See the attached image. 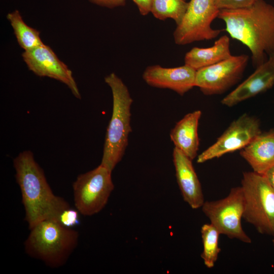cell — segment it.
Returning <instances> with one entry per match:
<instances>
[{
  "instance_id": "3",
  "label": "cell",
  "mask_w": 274,
  "mask_h": 274,
  "mask_svg": "<svg viewBox=\"0 0 274 274\" xmlns=\"http://www.w3.org/2000/svg\"><path fill=\"white\" fill-rule=\"evenodd\" d=\"M113 97L112 115L107 129L101 165L113 171L121 160L128 145L133 100L122 80L112 73L105 78Z\"/></svg>"
},
{
  "instance_id": "4",
  "label": "cell",
  "mask_w": 274,
  "mask_h": 274,
  "mask_svg": "<svg viewBox=\"0 0 274 274\" xmlns=\"http://www.w3.org/2000/svg\"><path fill=\"white\" fill-rule=\"evenodd\" d=\"M26 253L52 268L63 265L77 246L79 233L56 219L41 221L29 229Z\"/></svg>"
},
{
  "instance_id": "15",
  "label": "cell",
  "mask_w": 274,
  "mask_h": 274,
  "mask_svg": "<svg viewBox=\"0 0 274 274\" xmlns=\"http://www.w3.org/2000/svg\"><path fill=\"white\" fill-rule=\"evenodd\" d=\"M240 154L253 172L264 175L274 166V129L258 134L241 149Z\"/></svg>"
},
{
  "instance_id": "18",
  "label": "cell",
  "mask_w": 274,
  "mask_h": 274,
  "mask_svg": "<svg viewBox=\"0 0 274 274\" xmlns=\"http://www.w3.org/2000/svg\"><path fill=\"white\" fill-rule=\"evenodd\" d=\"M7 18L13 29L18 44L24 51L33 49L44 44L40 32L26 24L18 10L8 13Z\"/></svg>"
},
{
  "instance_id": "17",
  "label": "cell",
  "mask_w": 274,
  "mask_h": 274,
  "mask_svg": "<svg viewBox=\"0 0 274 274\" xmlns=\"http://www.w3.org/2000/svg\"><path fill=\"white\" fill-rule=\"evenodd\" d=\"M231 56L229 38L227 35H224L210 47L192 48L186 53L184 62L185 64L197 71L218 63Z\"/></svg>"
},
{
  "instance_id": "11",
  "label": "cell",
  "mask_w": 274,
  "mask_h": 274,
  "mask_svg": "<svg viewBox=\"0 0 274 274\" xmlns=\"http://www.w3.org/2000/svg\"><path fill=\"white\" fill-rule=\"evenodd\" d=\"M22 57L28 69L35 74L61 82L69 88L76 97L81 98L72 72L49 46L43 44L33 49L24 51Z\"/></svg>"
},
{
  "instance_id": "13",
  "label": "cell",
  "mask_w": 274,
  "mask_h": 274,
  "mask_svg": "<svg viewBox=\"0 0 274 274\" xmlns=\"http://www.w3.org/2000/svg\"><path fill=\"white\" fill-rule=\"evenodd\" d=\"M274 85V56L257 67L247 79L221 100L231 107L271 88Z\"/></svg>"
},
{
  "instance_id": "9",
  "label": "cell",
  "mask_w": 274,
  "mask_h": 274,
  "mask_svg": "<svg viewBox=\"0 0 274 274\" xmlns=\"http://www.w3.org/2000/svg\"><path fill=\"white\" fill-rule=\"evenodd\" d=\"M249 57L232 55L218 63L196 71L195 87L206 95L224 93L242 79Z\"/></svg>"
},
{
  "instance_id": "16",
  "label": "cell",
  "mask_w": 274,
  "mask_h": 274,
  "mask_svg": "<svg viewBox=\"0 0 274 274\" xmlns=\"http://www.w3.org/2000/svg\"><path fill=\"white\" fill-rule=\"evenodd\" d=\"M200 110L186 114L178 121L170 132V138L175 148L192 160L197 156L199 146L198 135Z\"/></svg>"
},
{
  "instance_id": "25",
  "label": "cell",
  "mask_w": 274,
  "mask_h": 274,
  "mask_svg": "<svg viewBox=\"0 0 274 274\" xmlns=\"http://www.w3.org/2000/svg\"><path fill=\"white\" fill-rule=\"evenodd\" d=\"M272 188L274 189V166L270 168L264 175H263Z\"/></svg>"
},
{
  "instance_id": "12",
  "label": "cell",
  "mask_w": 274,
  "mask_h": 274,
  "mask_svg": "<svg viewBox=\"0 0 274 274\" xmlns=\"http://www.w3.org/2000/svg\"><path fill=\"white\" fill-rule=\"evenodd\" d=\"M196 72L195 70L186 64L175 67L154 65L145 70L143 78L152 87L170 89L183 95L195 87Z\"/></svg>"
},
{
  "instance_id": "23",
  "label": "cell",
  "mask_w": 274,
  "mask_h": 274,
  "mask_svg": "<svg viewBox=\"0 0 274 274\" xmlns=\"http://www.w3.org/2000/svg\"><path fill=\"white\" fill-rule=\"evenodd\" d=\"M97 5L109 8L123 6L126 0H88Z\"/></svg>"
},
{
  "instance_id": "21",
  "label": "cell",
  "mask_w": 274,
  "mask_h": 274,
  "mask_svg": "<svg viewBox=\"0 0 274 274\" xmlns=\"http://www.w3.org/2000/svg\"><path fill=\"white\" fill-rule=\"evenodd\" d=\"M79 214L80 212L77 209L70 207L61 212L58 220L64 226L71 228L80 224Z\"/></svg>"
},
{
  "instance_id": "2",
  "label": "cell",
  "mask_w": 274,
  "mask_h": 274,
  "mask_svg": "<svg viewBox=\"0 0 274 274\" xmlns=\"http://www.w3.org/2000/svg\"><path fill=\"white\" fill-rule=\"evenodd\" d=\"M13 164L29 228L45 219L58 220L61 212L70 206L53 193L32 153L29 150L21 152L14 158Z\"/></svg>"
},
{
  "instance_id": "7",
  "label": "cell",
  "mask_w": 274,
  "mask_h": 274,
  "mask_svg": "<svg viewBox=\"0 0 274 274\" xmlns=\"http://www.w3.org/2000/svg\"><path fill=\"white\" fill-rule=\"evenodd\" d=\"M112 172L100 164L78 176L73 188L75 206L81 214L92 216L105 207L114 188Z\"/></svg>"
},
{
  "instance_id": "14",
  "label": "cell",
  "mask_w": 274,
  "mask_h": 274,
  "mask_svg": "<svg viewBox=\"0 0 274 274\" xmlns=\"http://www.w3.org/2000/svg\"><path fill=\"white\" fill-rule=\"evenodd\" d=\"M173 157L177 183L184 200L193 209L201 208L204 202L203 195L192 160L176 148Z\"/></svg>"
},
{
  "instance_id": "24",
  "label": "cell",
  "mask_w": 274,
  "mask_h": 274,
  "mask_svg": "<svg viewBox=\"0 0 274 274\" xmlns=\"http://www.w3.org/2000/svg\"><path fill=\"white\" fill-rule=\"evenodd\" d=\"M138 7L140 13L146 16L150 13L152 0H132Z\"/></svg>"
},
{
  "instance_id": "6",
  "label": "cell",
  "mask_w": 274,
  "mask_h": 274,
  "mask_svg": "<svg viewBox=\"0 0 274 274\" xmlns=\"http://www.w3.org/2000/svg\"><path fill=\"white\" fill-rule=\"evenodd\" d=\"M201 209L220 234L245 243L252 242L242 226L245 199L241 186L231 188L228 195L223 198L204 201Z\"/></svg>"
},
{
  "instance_id": "20",
  "label": "cell",
  "mask_w": 274,
  "mask_h": 274,
  "mask_svg": "<svg viewBox=\"0 0 274 274\" xmlns=\"http://www.w3.org/2000/svg\"><path fill=\"white\" fill-rule=\"evenodd\" d=\"M203 250L201 254L204 265L213 268L217 260L221 249L219 247L220 232L211 223L203 224L201 228Z\"/></svg>"
},
{
  "instance_id": "26",
  "label": "cell",
  "mask_w": 274,
  "mask_h": 274,
  "mask_svg": "<svg viewBox=\"0 0 274 274\" xmlns=\"http://www.w3.org/2000/svg\"><path fill=\"white\" fill-rule=\"evenodd\" d=\"M272 242H273V247H274V236H273V239L272 240Z\"/></svg>"
},
{
  "instance_id": "10",
  "label": "cell",
  "mask_w": 274,
  "mask_h": 274,
  "mask_svg": "<svg viewBox=\"0 0 274 274\" xmlns=\"http://www.w3.org/2000/svg\"><path fill=\"white\" fill-rule=\"evenodd\" d=\"M261 132L259 120L244 114L231 122L214 144L198 155L196 161L202 163L241 150Z\"/></svg>"
},
{
  "instance_id": "8",
  "label": "cell",
  "mask_w": 274,
  "mask_h": 274,
  "mask_svg": "<svg viewBox=\"0 0 274 274\" xmlns=\"http://www.w3.org/2000/svg\"><path fill=\"white\" fill-rule=\"evenodd\" d=\"M220 10L213 0H190L181 22L173 33L175 42L185 45L196 41L216 38L221 30L212 27Z\"/></svg>"
},
{
  "instance_id": "5",
  "label": "cell",
  "mask_w": 274,
  "mask_h": 274,
  "mask_svg": "<svg viewBox=\"0 0 274 274\" xmlns=\"http://www.w3.org/2000/svg\"><path fill=\"white\" fill-rule=\"evenodd\" d=\"M241 187L243 218L258 232L274 236V189L264 175L254 172L243 173Z\"/></svg>"
},
{
  "instance_id": "22",
  "label": "cell",
  "mask_w": 274,
  "mask_h": 274,
  "mask_svg": "<svg viewBox=\"0 0 274 274\" xmlns=\"http://www.w3.org/2000/svg\"><path fill=\"white\" fill-rule=\"evenodd\" d=\"M257 0H213L219 10H235L249 7Z\"/></svg>"
},
{
  "instance_id": "1",
  "label": "cell",
  "mask_w": 274,
  "mask_h": 274,
  "mask_svg": "<svg viewBox=\"0 0 274 274\" xmlns=\"http://www.w3.org/2000/svg\"><path fill=\"white\" fill-rule=\"evenodd\" d=\"M218 18L225 23L226 31L246 46L255 68L274 56V6L264 0L235 10H220Z\"/></svg>"
},
{
  "instance_id": "19",
  "label": "cell",
  "mask_w": 274,
  "mask_h": 274,
  "mask_svg": "<svg viewBox=\"0 0 274 274\" xmlns=\"http://www.w3.org/2000/svg\"><path fill=\"white\" fill-rule=\"evenodd\" d=\"M188 3L186 0H152L150 13L160 20L172 19L177 25L186 13Z\"/></svg>"
}]
</instances>
